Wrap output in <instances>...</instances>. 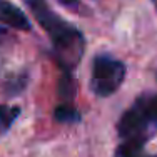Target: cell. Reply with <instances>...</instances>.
I'll use <instances>...</instances> for the list:
<instances>
[{
    "mask_svg": "<svg viewBox=\"0 0 157 157\" xmlns=\"http://www.w3.org/2000/svg\"><path fill=\"white\" fill-rule=\"evenodd\" d=\"M125 77V67L121 60L100 55L94 60L90 89L99 97H109L122 85Z\"/></svg>",
    "mask_w": 157,
    "mask_h": 157,
    "instance_id": "7a4b0ae2",
    "label": "cell"
},
{
    "mask_svg": "<svg viewBox=\"0 0 157 157\" xmlns=\"http://www.w3.org/2000/svg\"><path fill=\"white\" fill-rule=\"evenodd\" d=\"M142 155V139L140 137H129L115 151V157H140Z\"/></svg>",
    "mask_w": 157,
    "mask_h": 157,
    "instance_id": "5b68a950",
    "label": "cell"
},
{
    "mask_svg": "<svg viewBox=\"0 0 157 157\" xmlns=\"http://www.w3.org/2000/svg\"><path fill=\"white\" fill-rule=\"evenodd\" d=\"M25 3L35 20L40 24V27L50 37L57 52L65 55V60L69 63L77 62L82 55V45H84L82 33L69 22L52 12L44 0H25Z\"/></svg>",
    "mask_w": 157,
    "mask_h": 157,
    "instance_id": "6da1fadb",
    "label": "cell"
},
{
    "mask_svg": "<svg viewBox=\"0 0 157 157\" xmlns=\"http://www.w3.org/2000/svg\"><path fill=\"white\" fill-rule=\"evenodd\" d=\"M145 124H147V119L144 115V110H142L140 105H137L122 115L117 129L122 137L129 139V137H139V132L144 129Z\"/></svg>",
    "mask_w": 157,
    "mask_h": 157,
    "instance_id": "3957f363",
    "label": "cell"
},
{
    "mask_svg": "<svg viewBox=\"0 0 157 157\" xmlns=\"http://www.w3.org/2000/svg\"><path fill=\"white\" fill-rule=\"evenodd\" d=\"M54 115H55V119H57L59 122H67V124L80 121V114L70 105H59L57 109H55Z\"/></svg>",
    "mask_w": 157,
    "mask_h": 157,
    "instance_id": "52a82bcc",
    "label": "cell"
},
{
    "mask_svg": "<svg viewBox=\"0 0 157 157\" xmlns=\"http://www.w3.org/2000/svg\"><path fill=\"white\" fill-rule=\"evenodd\" d=\"M59 2H60L62 5H75L78 0H59Z\"/></svg>",
    "mask_w": 157,
    "mask_h": 157,
    "instance_id": "9c48e42d",
    "label": "cell"
},
{
    "mask_svg": "<svg viewBox=\"0 0 157 157\" xmlns=\"http://www.w3.org/2000/svg\"><path fill=\"white\" fill-rule=\"evenodd\" d=\"M142 110H144V115L147 119V122H154L157 124V95L147 99L144 104H140Z\"/></svg>",
    "mask_w": 157,
    "mask_h": 157,
    "instance_id": "ba28073f",
    "label": "cell"
},
{
    "mask_svg": "<svg viewBox=\"0 0 157 157\" xmlns=\"http://www.w3.org/2000/svg\"><path fill=\"white\" fill-rule=\"evenodd\" d=\"M140 157H147V155H140Z\"/></svg>",
    "mask_w": 157,
    "mask_h": 157,
    "instance_id": "30bf717a",
    "label": "cell"
},
{
    "mask_svg": "<svg viewBox=\"0 0 157 157\" xmlns=\"http://www.w3.org/2000/svg\"><path fill=\"white\" fill-rule=\"evenodd\" d=\"M0 22L18 30H29L30 24L25 13L9 0H0Z\"/></svg>",
    "mask_w": 157,
    "mask_h": 157,
    "instance_id": "277c9868",
    "label": "cell"
},
{
    "mask_svg": "<svg viewBox=\"0 0 157 157\" xmlns=\"http://www.w3.org/2000/svg\"><path fill=\"white\" fill-rule=\"evenodd\" d=\"M20 114L18 107H9V105H0V134H5Z\"/></svg>",
    "mask_w": 157,
    "mask_h": 157,
    "instance_id": "8992f818",
    "label": "cell"
}]
</instances>
